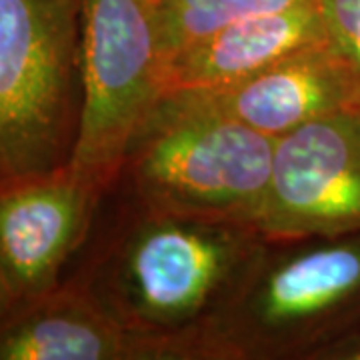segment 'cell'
I'll return each mask as SVG.
<instances>
[{
  "label": "cell",
  "mask_w": 360,
  "mask_h": 360,
  "mask_svg": "<svg viewBox=\"0 0 360 360\" xmlns=\"http://www.w3.org/2000/svg\"><path fill=\"white\" fill-rule=\"evenodd\" d=\"M104 200L110 210H98L65 278L160 360H206V335L266 236L255 222L160 212L115 188Z\"/></svg>",
  "instance_id": "1"
},
{
  "label": "cell",
  "mask_w": 360,
  "mask_h": 360,
  "mask_svg": "<svg viewBox=\"0 0 360 360\" xmlns=\"http://www.w3.org/2000/svg\"><path fill=\"white\" fill-rule=\"evenodd\" d=\"M359 326L360 232L266 238L206 335V360H316Z\"/></svg>",
  "instance_id": "2"
},
{
  "label": "cell",
  "mask_w": 360,
  "mask_h": 360,
  "mask_svg": "<svg viewBox=\"0 0 360 360\" xmlns=\"http://www.w3.org/2000/svg\"><path fill=\"white\" fill-rule=\"evenodd\" d=\"M274 142L184 90L165 92L130 142L115 191L160 212L257 224Z\"/></svg>",
  "instance_id": "3"
},
{
  "label": "cell",
  "mask_w": 360,
  "mask_h": 360,
  "mask_svg": "<svg viewBox=\"0 0 360 360\" xmlns=\"http://www.w3.org/2000/svg\"><path fill=\"white\" fill-rule=\"evenodd\" d=\"M82 115V0H0V186L70 165Z\"/></svg>",
  "instance_id": "4"
},
{
  "label": "cell",
  "mask_w": 360,
  "mask_h": 360,
  "mask_svg": "<svg viewBox=\"0 0 360 360\" xmlns=\"http://www.w3.org/2000/svg\"><path fill=\"white\" fill-rule=\"evenodd\" d=\"M156 0H82V115L68 167L108 194L167 92Z\"/></svg>",
  "instance_id": "5"
},
{
  "label": "cell",
  "mask_w": 360,
  "mask_h": 360,
  "mask_svg": "<svg viewBox=\"0 0 360 360\" xmlns=\"http://www.w3.org/2000/svg\"><path fill=\"white\" fill-rule=\"evenodd\" d=\"M257 226L266 238L360 232V110L322 116L276 139Z\"/></svg>",
  "instance_id": "6"
},
{
  "label": "cell",
  "mask_w": 360,
  "mask_h": 360,
  "mask_svg": "<svg viewBox=\"0 0 360 360\" xmlns=\"http://www.w3.org/2000/svg\"><path fill=\"white\" fill-rule=\"evenodd\" d=\"M104 196L70 167L0 186V266L18 300L63 283Z\"/></svg>",
  "instance_id": "7"
},
{
  "label": "cell",
  "mask_w": 360,
  "mask_h": 360,
  "mask_svg": "<svg viewBox=\"0 0 360 360\" xmlns=\"http://www.w3.org/2000/svg\"><path fill=\"white\" fill-rule=\"evenodd\" d=\"M184 92L274 141L322 116L360 110L359 82L328 42L292 52L226 86Z\"/></svg>",
  "instance_id": "8"
},
{
  "label": "cell",
  "mask_w": 360,
  "mask_h": 360,
  "mask_svg": "<svg viewBox=\"0 0 360 360\" xmlns=\"http://www.w3.org/2000/svg\"><path fill=\"white\" fill-rule=\"evenodd\" d=\"M0 360H160V354L65 278L0 319Z\"/></svg>",
  "instance_id": "9"
},
{
  "label": "cell",
  "mask_w": 360,
  "mask_h": 360,
  "mask_svg": "<svg viewBox=\"0 0 360 360\" xmlns=\"http://www.w3.org/2000/svg\"><path fill=\"white\" fill-rule=\"evenodd\" d=\"M321 42H326V34L316 0L250 16L170 56L165 78L167 92L226 86Z\"/></svg>",
  "instance_id": "10"
},
{
  "label": "cell",
  "mask_w": 360,
  "mask_h": 360,
  "mask_svg": "<svg viewBox=\"0 0 360 360\" xmlns=\"http://www.w3.org/2000/svg\"><path fill=\"white\" fill-rule=\"evenodd\" d=\"M307 0H156L160 49L168 63L184 46L224 26L258 14L278 13Z\"/></svg>",
  "instance_id": "11"
},
{
  "label": "cell",
  "mask_w": 360,
  "mask_h": 360,
  "mask_svg": "<svg viewBox=\"0 0 360 360\" xmlns=\"http://www.w3.org/2000/svg\"><path fill=\"white\" fill-rule=\"evenodd\" d=\"M326 42L352 70L360 86V0H316Z\"/></svg>",
  "instance_id": "12"
},
{
  "label": "cell",
  "mask_w": 360,
  "mask_h": 360,
  "mask_svg": "<svg viewBox=\"0 0 360 360\" xmlns=\"http://www.w3.org/2000/svg\"><path fill=\"white\" fill-rule=\"evenodd\" d=\"M18 302H20L18 296H16V292L13 290V286L8 283L4 270L0 266V319H2L4 314H8Z\"/></svg>",
  "instance_id": "13"
}]
</instances>
